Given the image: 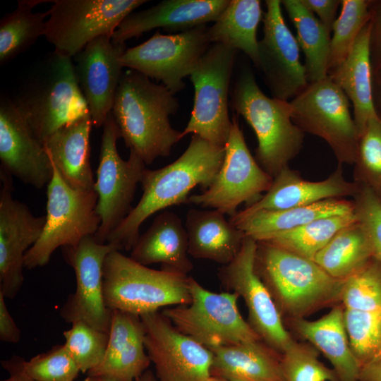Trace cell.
<instances>
[{
    "mask_svg": "<svg viewBox=\"0 0 381 381\" xmlns=\"http://www.w3.org/2000/svg\"><path fill=\"white\" fill-rule=\"evenodd\" d=\"M224 156L225 147L193 135L176 160L161 169H146L140 181L143 193L140 201L110 234L107 243L115 245L119 250H131L143 222L161 210L188 202V194L195 186L205 190L219 171Z\"/></svg>",
    "mask_w": 381,
    "mask_h": 381,
    "instance_id": "cell-1",
    "label": "cell"
},
{
    "mask_svg": "<svg viewBox=\"0 0 381 381\" xmlns=\"http://www.w3.org/2000/svg\"><path fill=\"white\" fill-rule=\"evenodd\" d=\"M179 108L177 98L164 85L128 69L123 73L111 114L126 147L150 164L157 157L169 156L183 137L169 121Z\"/></svg>",
    "mask_w": 381,
    "mask_h": 381,
    "instance_id": "cell-2",
    "label": "cell"
},
{
    "mask_svg": "<svg viewBox=\"0 0 381 381\" xmlns=\"http://www.w3.org/2000/svg\"><path fill=\"white\" fill-rule=\"evenodd\" d=\"M255 270L284 321L341 303L344 281L332 277L314 260L266 241H258Z\"/></svg>",
    "mask_w": 381,
    "mask_h": 381,
    "instance_id": "cell-3",
    "label": "cell"
},
{
    "mask_svg": "<svg viewBox=\"0 0 381 381\" xmlns=\"http://www.w3.org/2000/svg\"><path fill=\"white\" fill-rule=\"evenodd\" d=\"M13 101L42 143L61 127L90 114L72 58L54 51L34 66Z\"/></svg>",
    "mask_w": 381,
    "mask_h": 381,
    "instance_id": "cell-4",
    "label": "cell"
},
{
    "mask_svg": "<svg viewBox=\"0 0 381 381\" xmlns=\"http://www.w3.org/2000/svg\"><path fill=\"white\" fill-rule=\"evenodd\" d=\"M231 105L255 132V159L272 178L301 151L305 133L293 122L289 101L265 95L253 73L243 71L231 94Z\"/></svg>",
    "mask_w": 381,
    "mask_h": 381,
    "instance_id": "cell-5",
    "label": "cell"
},
{
    "mask_svg": "<svg viewBox=\"0 0 381 381\" xmlns=\"http://www.w3.org/2000/svg\"><path fill=\"white\" fill-rule=\"evenodd\" d=\"M189 277L174 271L157 270L141 265L114 250L103 266V290L106 306L141 316L168 306L191 301Z\"/></svg>",
    "mask_w": 381,
    "mask_h": 381,
    "instance_id": "cell-6",
    "label": "cell"
},
{
    "mask_svg": "<svg viewBox=\"0 0 381 381\" xmlns=\"http://www.w3.org/2000/svg\"><path fill=\"white\" fill-rule=\"evenodd\" d=\"M52 163L46 223L40 237L25 255L24 265L29 270L47 265L59 247H73L84 238L94 236L101 224L96 211V191L71 188Z\"/></svg>",
    "mask_w": 381,
    "mask_h": 381,
    "instance_id": "cell-7",
    "label": "cell"
},
{
    "mask_svg": "<svg viewBox=\"0 0 381 381\" xmlns=\"http://www.w3.org/2000/svg\"><path fill=\"white\" fill-rule=\"evenodd\" d=\"M191 301L162 310L174 326L208 349L262 340L241 315L239 296L215 293L189 277Z\"/></svg>",
    "mask_w": 381,
    "mask_h": 381,
    "instance_id": "cell-8",
    "label": "cell"
},
{
    "mask_svg": "<svg viewBox=\"0 0 381 381\" xmlns=\"http://www.w3.org/2000/svg\"><path fill=\"white\" fill-rule=\"evenodd\" d=\"M289 102L293 122L304 133L324 140L339 164H354L359 135L349 99L328 75L308 83Z\"/></svg>",
    "mask_w": 381,
    "mask_h": 381,
    "instance_id": "cell-9",
    "label": "cell"
},
{
    "mask_svg": "<svg viewBox=\"0 0 381 381\" xmlns=\"http://www.w3.org/2000/svg\"><path fill=\"white\" fill-rule=\"evenodd\" d=\"M237 50L212 43L190 75L194 87L190 118L182 131L212 145L225 147L232 126L229 116V91Z\"/></svg>",
    "mask_w": 381,
    "mask_h": 381,
    "instance_id": "cell-10",
    "label": "cell"
},
{
    "mask_svg": "<svg viewBox=\"0 0 381 381\" xmlns=\"http://www.w3.org/2000/svg\"><path fill=\"white\" fill-rule=\"evenodd\" d=\"M44 36L54 52L72 58L94 39L112 37L120 23L145 0H54Z\"/></svg>",
    "mask_w": 381,
    "mask_h": 381,
    "instance_id": "cell-11",
    "label": "cell"
},
{
    "mask_svg": "<svg viewBox=\"0 0 381 381\" xmlns=\"http://www.w3.org/2000/svg\"><path fill=\"white\" fill-rule=\"evenodd\" d=\"M99 165L94 190L97 194L96 211L101 224L94 235L100 243H107L110 234L131 210L135 188L140 182L145 164L134 152L123 159L117 150L120 131L111 114L104 125Z\"/></svg>",
    "mask_w": 381,
    "mask_h": 381,
    "instance_id": "cell-12",
    "label": "cell"
},
{
    "mask_svg": "<svg viewBox=\"0 0 381 381\" xmlns=\"http://www.w3.org/2000/svg\"><path fill=\"white\" fill-rule=\"evenodd\" d=\"M207 31V25L171 35L157 31L142 44L126 49L121 64L160 81L174 95L185 88L183 79L190 75L212 44Z\"/></svg>",
    "mask_w": 381,
    "mask_h": 381,
    "instance_id": "cell-13",
    "label": "cell"
},
{
    "mask_svg": "<svg viewBox=\"0 0 381 381\" xmlns=\"http://www.w3.org/2000/svg\"><path fill=\"white\" fill-rule=\"evenodd\" d=\"M273 178L253 157L236 116L225 145L222 165L210 186L200 194L189 196L188 202L212 207L233 216L243 202L250 204L270 188Z\"/></svg>",
    "mask_w": 381,
    "mask_h": 381,
    "instance_id": "cell-14",
    "label": "cell"
},
{
    "mask_svg": "<svg viewBox=\"0 0 381 381\" xmlns=\"http://www.w3.org/2000/svg\"><path fill=\"white\" fill-rule=\"evenodd\" d=\"M257 247V241L246 235L238 255L231 262L222 265L217 275L226 291L234 292L243 299L250 327L265 343L282 353L294 339L255 272Z\"/></svg>",
    "mask_w": 381,
    "mask_h": 381,
    "instance_id": "cell-15",
    "label": "cell"
},
{
    "mask_svg": "<svg viewBox=\"0 0 381 381\" xmlns=\"http://www.w3.org/2000/svg\"><path fill=\"white\" fill-rule=\"evenodd\" d=\"M145 346L158 381H205L210 375V349L179 331L162 313L140 316Z\"/></svg>",
    "mask_w": 381,
    "mask_h": 381,
    "instance_id": "cell-16",
    "label": "cell"
},
{
    "mask_svg": "<svg viewBox=\"0 0 381 381\" xmlns=\"http://www.w3.org/2000/svg\"><path fill=\"white\" fill-rule=\"evenodd\" d=\"M114 250H119L115 245L100 243L94 236L84 238L75 246L63 248L76 280L75 291L60 310L66 322L82 320L109 334L112 310L104 301L103 266L108 254Z\"/></svg>",
    "mask_w": 381,
    "mask_h": 381,
    "instance_id": "cell-17",
    "label": "cell"
},
{
    "mask_svg": "<svg viewBox=\"0 0 381 381\" xmlns=\"http://www.w3.org/2000/svg\"><path fill=\"white\" fill-rule=\"evenodd\" d=\"M263 37L258 42L257 68L272 97L289 101L308 85L306 69L300 60V47L286 25L280 0H266Z\"/></svg>",
    "mask_w": 381,
    "mask_h": 381,
    "instance_id": "cell-18",
    "label": "cell"
},
{
    "mask_svg": "<svg viewBox=\"0 0 381 381\" xmlns=\"http://www.w3.org/2000/svg\"><path fill=\"white\" fill-rule=\"evenodd\" d=\"M0 292L13 299L23 283L27 251L40 237L46 215L35 217L12 196V176L0 169Z\"/></svg>",
    "mask_w": 381,
    "mask_h": 381,
    "instance_id": "cell-19",
    "label": "cell"
},
{
    "mask_svg": "<svg viewBox=\"0 0 381 381\" xmlns=\"http://www.w3.org/2000/svg\"><path fill=\"white\" fill-rule=\"evenodd\" d=\"M126 49L125 44L114 43L111 36L103 35L73 57L78 86L96 128L103 126L111 112L123 73L121 56Z\"/></svg>",
    "mask_w": 381,
    "mask_h": 381,
    "instance_id": "cell-20",
    "label": "cell"
},
{
    "mask_svg": "<svg viewBox=\"0 0 381 381\" xmlns=\"http://www.w3.org/2000/svg\"><path fill=\"white\" fill-rule=\"evenodd\" d=\"M1 168L26 184L41 188L53 176V166L43 143L37 139L13 99L0 102Z\"/></svg>",
    "mask_w": 381,
    "mask_h": 381,
    "instance_id": "cell-21",
    "label": "cell"
},
{
    "mask_svg": "<svg viewBox=\"0 0 381 381\" xmlns=\"http://www.w3.org/2000/svg\"><path fill=\"white\" fill-rule=\"evenodd\" d=\"M360 186L348 181L343 164L325 179L312 181L304 179L299 172L289 167L283 169L274 178L269 190L254 202L230 217L233 222L260 211H277L308 205L332 198H353Z\"/></svg>",
    "mask_w": 381,
    "mask_h": 381,
    "instance_id": "cell-22",
    "label": "cell"
},
{
    "mask_svg": "<svg viewBox=\"0 0 381 381\" xmlns=\"http://www.w3.org/2000/svg\"><path fill=\"white\" fill-rule=\"evenodd\" d=\"M230 0H164L147 9L129 14L118 26L111 40L125 44L155 28L179 32L214 22Z\"/></svg>",
    "mask_w": 381,
    "mask_h": 381,
    "instance_id": "cell-23",
    "label": "cell"
},
{
    "mask_svg": "<svg viewBox=\"0 0 381 381\" xmlns=\"http://www.w3.org/2000/svg\"><path fill=\"white\" fill-rule=\"evenodd\" d=\"M284 325L329 360L339 381H358L361 366L350 345L342 303L319 319H294L285 321Z\"/></svg>",
    "mask_w": 381,
    "mask_h": 381,
    "instance_id": "cell-24",
    "label": "cell"
},
{
    "mask_svg": "<svg viewBox=\"0 0 381 381\" xmlns=\"http://www.w3.org/2000/svg\"><path fill=\"white\" fill-rule=\"evenodd\" d=\"M372 28L371 17L361 31L346 59L327 73L351 101L359 136L368 121L378 114L373 91Z\"/></svg>",
    "mask_w": 381,
    "mask_h": 381,
    "instance_id": "cell-25",
    "label": "cell"
},
{
    "mask_svg": "<svg viewBox=\"0 0 381 381\" xmlns=\"http://www.w3.org/2000/svg\"><path fill=\"white\" fill-rule=\"evenodd\" d=\"M93 126L90 114L61 127L44 142V147L63 179L71 188L94 190L90 166V135Z\"/></svg>",
    "mask_w": 381,
    "mask_h": 381,
    "instance_id": "cell-26",
    "label": "cell"
},
{
    "mask_svg": "<svg viewBox=\"0 0 381 381\" xmlns=\"http://www.w3.org/2000/svg\"><path fill=\"white\" fill-rule=\"evenodd\" d=\"M131 258L145 266L160 263L162 269L187 274L193 264L188 258L187 231L181 218L169 211L159 214L139 236Z\"/></svg>",
    "mask_w": 381,
    "mask_h": 381,
    "instance_id": "cell-27",
    "label": "cell"
},
{
    "mask_svg": "<svg viewBox=\"0 0 381 381\" xmlns=\"http://www.w3.org/2000/svg\"><path fill=\"white\" fill-rule=\"evenodd\" d=\"M185 227L188 255L222 265L231 262L239 253L245 233L217 210L188 211Z\"/></svg>",
    "mask_w": 381,
    "mask_h": 381,
    "instance_id": "cell-28",
    "label": "cell"
},
{
    "mask_svg": "<svg viewBox=\"0 0 381 381\" xmlns=\"http://www.w3.org/2000/svg\"><path fill=\"white\" fill-rule=\"evenodd\" d=\"M210 350L213 354L212 377L230 381H285L282 353L262 340Z\"/></svg>",
    "mask_w": 381,
    "mask_h": 381,
    "instance_id": "cell-29",
    "label": "cell"
},
{
    "mask_svg": "<svg viewBox=\"0 0 381 381\" xmlns=\"http://www.w3.org/2000/svg\"><path fill=\"white\" fill-rule=\"evenodd\" d=\"M354 211L353 200L332 198L313 204L277 211H260L231 222L257 241L287 231L315 219Z\"/></svg>",
    "mask_w": 381,
    "mask_h": 381,
    "instance_id": "cell-30",
    "label": "cell"
},
{
    "mask_svg": "<svg viewBox=\"0 0 381 381\" xmlns=\"http://www.w3.org/2000/svg\"><path fill=\"white\" fill-rule=\"evenodd\" d=\"M262 16L260 1L230 0L213 25L208 27L209 39L211 43L241 50L257 66L259 42L257 30Z\"/></svg>",
    "mask_w": 381,
    "mask_h": 381,
    "instance_id": "cell-31",
    "label": "cell"
},
{
    "mask_svg": "<svg viewBox=\"0 0 381 381\" xmlns=\"http://www.w3.org/2000/svg\"><path fill=\"white\" fill-rule=\"evenodd\" d=\"M291 22L296 31V40L305 55L308 83L327 76L330 33L301 0H283Z\"/></svg>",
    "mask_w": 381,
    "mask_h": 381,
    "instance_id": "cell-32",
    "label": "cell"
},
{
    "mask_svg": "<svg viewBox=\"0 0 381 381\" xmlns=\"http://www.w3.org/2000/svg\"><path fill=\"white\" fill-rule=\"evenodd\" d=\"M372 257L368 238L357 220L339 230L313 260L332 277L344 281Z\"/></svg>",
    "mask_w": 381,
    "mask_h": 381,
    "instance_id": "cell-33",
    "label": "cell"
},
{
    "mask_svg": "<svg viewBox=\"0 0 381 381\" xmlns=\"http://www.w3.org/2000/svg\"><path fill=\"white\" fill-rule=\"evenodd\" d=\"M49 1H18V6L0 21V64H5L44 35L49 11L33 13L37 4Z\"/></svg>",
    "mask_w": 381,
    "mask_h": 381,
    "instance_id": "cell-34",
    "label": "cell"
},
{
    "mask_svg": "<svg viewBox=\"0 0 381 381\" xmlns=\"http://www.w3.org/2000/svg\"><path fill=\"white\" fill-rule=\"evenodd\" d=\"M357 220L355 211L324 217L294 229L272 234L262 241L313 260L339 230Z\"/></svg>",
    "mask_w": 381,
    "mask_h": 381,
    "instance_id": "cell-35",
    "label": "cell"
},
{
    "mask_svg": "<svg viewBox=\"0 0 381 381\" xmlns=\"http://www.w3.org/2000/svg\"><path fill=\"white\" fill-rule=\"evenodd\" d=\"M10 375L27 377L35 381H74L80 371L64 344L34 356L28 361L13 356L1 361Z\"/></svg>",
    "mask_w": 381,
    "mask_h": 381,
    "instance_id": "cell-36",
    "label": "cell"
},
{
    "mask_svg": "<svg viewBox=\"0 0 381 381\" xmlns=\"http://www.w3.org/2000/svg\"><path fill=\"white\" fill-rule=\"evenodd\" d=\"M367 0H341V11L332 26L328 72L339 66L350 53L358 35L372 17Z\"/></svg>",
    "mask_w": 381,
    "mask_h": 381,
    "instance_id": "cell-37",
    "label": "cell"
},
{
    "mask_svg": "<svg viewBox=\"0 0 381 381\" xmlns=\"http://www.w3.org/2000/svg\"><path fill=\"white\" fill-rule=\"evenodd\" d=\"M350 345L361 368L381 361V310L344 308Z\"/></svg>",
    "mask_w": 381,
    "mask_h": 381,
    "instance_id": "cell-38",
    "label": "cell"
},
{
    "mask_svg": "<svg viewBox=\"0 0 381 381\" xmlns=\"http://www.w3.org/2000/svg\"><path fill=\"white\" fill-rule=\"evenodd\" d=\"M353 165V181L381 198V116L370 118L359 139Z\"/></svg>",
    "mask_w": 381,
    "mask_h": 381,
    "instance_id": "cell-39",
    "label": "cell"
},
{
    "mask_svg": "<svg viewBox=\"0 0 381 381\" xmlns=\"http://www.w3.org/2000/svg\"><path fill=\"white\" fill-rule=\"evenodd\" d=\"M341 291V303L344 308L381 310V262L372 257L344 281Z\"/></svg>",
    "mask_w": 381,
    "mask_h": 381,
    "instance_id": "cell-40",
    "label": "cell"
},
{
    "mask_svg": "<svg viewBox=\"0 0 381 381\" xmlns=\"http://www.w3.org/2000/svg\"><path fill=\"white\" fill-rule=\"evenodd\" d=\"M71 324L64 332V346L80 370L88 373L103 360L109 334L82 320Z\"/></svg>",
    "mask_w": 381,
    "mask_h": 381,
    "instance_id": "cell-41",
    "label": "cell"
},
{
    "mask_svg": "<svg viewBox=\"0 0 381 381\" xmlns=\"http://www.w3.org/2000/svg\"><path fill=\"white\" fill-rule=\"evenodd\" d=\"M319 353L310 343L294 339L282 353L285 381H339L334 370L320 361Z\"/></svg>",
    "mask_w": 381,
    "mask_h": 381,
    "instance_id": "cell-42",
    "label": "cell"
},
{
    "mask_svg": "<svg viewBox=\"0 0 381 381\" xmlns=\"http://www.w3.org/2000/svg\"><path fill=\"white\" fill-rule=\"evenodd\" d=\"M144 326L136 332L123 351L111 362L90 370V377H107L117 381H135L149 367L151 361L145 346Z\"/></svg>",
    "mask_w": 381,
    "mask_h": 381,
    "instance_id": "cell-43",
    "label": "cell"
},
{
    "mask_svg": "<svg viewBox=\"0 0 381 381\" xmlns=\"http://www.w3.org/2000/svg\"><path fill=\"white\" fill-rule=\"evenodd\" d=\"M352 200L358 221L368 238L373 257L381 262V198L369 188L360 186Z\"/></svg>",
    "mask_w": 381,
    "mask_h": 381,
    "instance_id": "cell-44",
    "label": "cell"
},
{
    "mask_svg": "<svg viewBox=\"0 0 381 381\" xmlns=\"http://www.w3.org/2000/svg\"><path fill=\"white\" fill-rule=\"evenodd\" d=\"M301 3L314 15L327 30L331 33L340 0H301Z\"/></svg>",
    "mask_w": 381,
    "mask_h": 381,
    "instance_id": "cell-45",
    "label": "cell"
},
{
    "mask_svg": "<svg viewBox=\"0 0 381 381\" xmlns=\"http://www.w3.org/2000/svg\"><path fill=\"white\" fill-rule=\"evenodd\" d=\"M20 337V330L6 307L5 297L0 292V339L5 342L17 343Z\"/></svg>",
    "mask_w": 381,
    "mask_h": 381,
    "instance_id": "cell-46",
    "label": "cell"
},
{
    "mask_svg": "<svg viewBox=\"0 0 381 381\" xmlns=\"http://www.w3.org/2000/svg\"><path fill=\"white\" fill-rule=\"evenodd\" d=\"M371 42H375L376 50V65L377 71H381V3L376 11L375 18L372 15Z\"/></svg>",
    "mask_w": 381,
    "mask_h": 381,
    "instance_id": "cell-47",
    "label": "cell"
},
{
    "mask_svg": "<svg viewBox=\"0 0 381 381\" xmlns=\"http://www.w3.org/2000/svg\"><path fill=\"white\" fill-rule=\"evenodd\" d=\"M358 381H381V361L361 368Z\"/></svg>",
    "mask_w": 381,
    "mask_h": 381,
    "instance_id": "cell-48",
    "label": "cell"
},
{
    "mask_svg": "<svg viewBox=\"0 0 381 381\" xmlns=\"http://www.w3.org/2000/svg\"><path fill=\"white\" fill-rule=\"evenodd\" d=\"M135 381H158V380L155 374H154L151 370H147Z\"/></svg>",
    "mask_w": 381,
    "mask_h": 381,
    "instance_id": "cell-49",
    "label": "cell"
},
{
    "mask_svg": "<svg viewBox=\"0 0 381 381\" xmlns=\"http://www.w3.org/2000/svg\"><path fill=\"white\" fill-rule=\"evenodd\" d=\"M2 381H35L27 377L16 376V375H10V377Z\"/></svg>",
    "mask_w": 381,
    "mask_h": 381,
    "instance_id": "cell-50",
    "label": "cell"
},
{
    "mask_svg": "<svg viewBox=\"0 0 381 381\" xmlns=\"http://www.w3.org/2000/svg\"><path fill=\"white\" fill-rule=\"evenodd\" d=\"M92 381H117L114 379L107 377H91Z\"/></svg>",
    "mask_w": 381,
    "mask_h": 381,
    "instance_id": "cell-51",
    "label": "cell"
},
{
    "mask_svg": "<svg viewBox=\"0 0 381 381\" xmlns=\"http://www.w3.org/2000/svg\"><path fill=\"white\" fill-rule=\"evenodd\" d=\"M205 381H230V380H224V379H221V378H218V377H212L210 376L207 380H206Z\"/></svg>",
    "mask_w": 381,
    "mask_h": 381,
    "instance_id": "cell-52",
    "label": "cell"
},
{
    "mask_svg": "<svg viewBox=\"0 0 381 381\" xmlns=\"http://www.w3.org/2000/svg\"><path fill=\"white\" fill-rule=\"evenodd\" d=\"M379 102H380V106L381 107V80H379Z\"/></svg>",
    "mask_w": 381,
    "mask_h": 381,
    "instance_id": "cell-53",
    "label": "cell"
},
{
    "mask_svg": "<svg viewBox=\"0 0 381 381\" xmlns=\"http://www.w3.org/2000/svg\"><path fill=\"white\" fill-rule=\"evenodd\" d=\"M84 381H92V377L88 376Z\"/></svg>",
    "mask_w": 381,
    "mask_h": 381,
    "instance_id": "cell-54",
    "label": "cell"
}]
</instances>
